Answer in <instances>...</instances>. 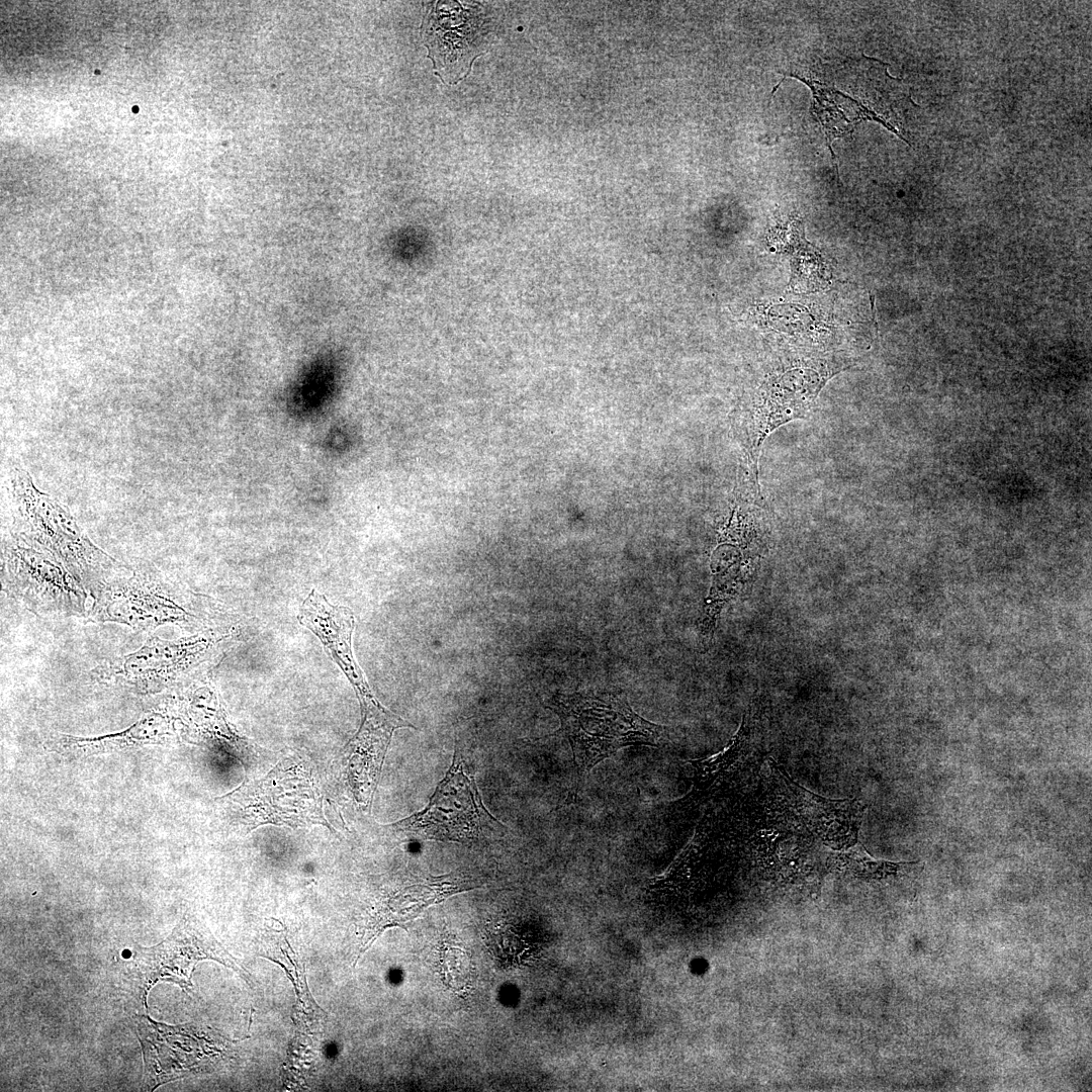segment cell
<instances>
[{"mask_svg": "<svg viewBox=\"0 0 1092 1092\" xmlns=\"http://www.w3.org/2000/svg\"><path fill=\"white\" fill-rule=\"evenodd\" d=\"M754 719L752 708L743 715L739 729L718 753L690 760L692 788L672 805L678 814L690 815L709 801L738 788L752 763Z\"/></svg>", "mask_w": 1092, "mask_h": 1092, "instance_id": "9", "label": "cell"}, {"mask_svg": "<svg viewBox=\"0 0 1092 1092\" xmlns=\"http://www.w3.org/2000/svg\"><path fill=\"white\" fill-rule=\"evenodd\" d=\"M212 635L178 640L153 636L138 650L110 658L92 670L100 682L117 685L140 693L157 692L175 684L205 663L214 653Z\"/></svg>", "mask_w": 1092, "mask_h": 1092, "instance_id": "5", "label": "cell"}, {"mask_svg": "<svg viewBox=\"0 0 1092 1092\" xmlns=\"http://www.w3.org/2000/svg\"><path fill=\"white\" fill-rule=\"evenodd\" d=\"M493 823L499 822L482 804L475 780L456 751L428 806L392 826L420 839L465 843L491 829Z\"/></svg>", "mask_w": 1092, "mask_h": 1092, "instance_id": "4", "label": "cell"}, {"mask_svg": "<svg viewBox=\"0 0 1092 1092\" xmlns=\"http://www.w3.org/2000/svg\"><path fill=\"white\" fill-rule=\"evenodd\" d=\"M427 242L418 237L398 236L391 241L390 252L401 262H414L427 254Z\"/></svg>", "mask_w": 1092, "mask_h": 1092, "instance_id": "17", "label": "cell"}, {"mask_svg": "<svg viewBox=\"0 0 1092 1092\" xmlns=\"http://www.w3.org/2000/svg\"><path fill=\"white\" fill-rule=\"evenodd\" d=\"M470 25L464 17L460 22L456 20L448 21L446 11L437 10L433 17H430L429 25L427 27V41L430 53L435 52V59L439 62L442 59V65H451L458 62L461 59L464 51L467 49L469 42V36L471 34L470 28H466Z\"/></svg>", "mask_w": 1092, "mask_h": 1092, "instance_id": "14", "label": "cell"}, {"mask_svg": "<svg viewBox=\"0 0 1092 1092\" xmlns=\"http://www.w3.org/2000/svg\"><path fill=\"white\" fill-rule=\"evenodd\" d=\"M802 81L812 89L815 100L813 110L822 123L831 151L832 141L846 132H852L854 123L847 118L841 106L832 102L831 90L814 81L804 79Z\"/></svg>", "mask_w": 1092, "mask_h": 1092, "instance_id": "16", "label": "cell"}, {"mask_svg": "<svg viewBox=\"0 0 1092 1092\" xmlns=\"http://www.w3.org/2000/svg\"><path fill=\"white\" fill-rule=\"evenodd\" d=\"M167 734V721L151 713L121 732L99 737L63 735L60 744L73 750L104 751L159 742Z\"/></svg>", "mask_w": 1092, "mask_h": 1092, "instance_id": "13", "label": "cell"}, {"mask_svg": "<svg viewBox=\"0 0 1092 1092\" xmlns=\"http://www.w3.org/2000/svg\"><path fill=\"white\" fill-rule=\"evenodd\" d=\"M12 483L13 536L58 558L95 598L123 567L86 536L70 513L35 488L26 472L17 470Z\"/></svg>", "mask_w": 1092, "mask_h": 1092, "instance_id": "2", "label": "cell"}, {"mask_svg": "<svg viewBox=\"0 0 1092 1092\" xmlns=\"http://www.w3.org/2000/svg\"><path fill=\"white\" fill-rule=\"evenodd\" d=\"M830 371L825 367H793L760 382L746 420L748 468L757 477V461L766 437L782 425L804 419Z\"/></svg>", "mask_w": 1092, "mask_h": 1092, "instance_id": "7", "label": "cell"}, {"mask_svg": "<svg viewBox=\"0 0 1092 1092\" xmlns=\"http://www.w3.org/2000/svg\"><path fill=\"white\" fill-rule=\"evenodd\" d=\"M97 622H114L135 630L153 631L166 624H189L197 617L180 601L177 590L150 572L123 568L95 596L88 615Z\"/></svg>", "mask_w": 1092, "mask_h": 1092, "instance_id": "6", "label": "cell"}, {"mask_svg": "<svg viewBox=\"0 0 1092 1092\" xmlns=\"http://www.w3.org/2000/svg\"><path fill=\"white\" fill-rule=\"evenodd\" d=\"M2 579L35 614L69 617L91 611L90 593L58 558L15 536L3 550Z\"/></svg>", "mask_w": 1092, "mask_h": 1092, "instance_id": "3", "label": "cell"}, {"mask_svg": "<svg viewBox=\"0 0 1092 1092\" xmlns=\"http://www.w3.org/2000/svg\"><path fill=\"white\" fill-rule=\"evenodd\" d=\"M832 867L843 874L863 880H884L907 871L917 861L895 862L877 859L868 853L860 842L848 848L835 850L831 855Z\"/></svg>", "mask_w": 1092, "mask_h": 1092, "instance_id": "15", "label": "cell"}, {"mask_svg": "<svg viewBox=\"0 0 1092 1092\" xmlns=\"http://www.w3.org/2000/svg\"><path fill=\"white\" fill-rule=\"evenodd\" d=\"M774 774L781 779L787 797L809 831L834 850L845 849L858 841V832L867 805L858 799H829L795 782L786 769L769 760Z\"/></svg>", "mask_w": 1092, "mask_h": 1092, "instance_id": "10", "label": "cell"}, {"mask_svg": "<svg viewBox=\"0 0 1092 1092\" xmlns=\"http://www.w3.org/2000/svg\"><path fill=\"white\" fill-rule=\"evenodd\" d=\"M338 368L331 355L313 359L297 377L288 397V410L304 419L320 413L331 400L337 385Z\"/></svg>", "mask_w": 1092, "mask_h": 1092, "instance_id": "12", "label": "cell"}, {"mask_svg": "<svg viewBox=\"0 0 1092 1092\" xmlns=\"http://www.w3.org/2000/svg\"><path fill=\"white\" fill-rule=\"evenodd\" d=\"M548 707L560 720L580 777L622 748L657 746L668 734L667 727L644 719L615 693L558 694Z\"/></svg>", "mask_w": 1092, "mask_h": 1092, "instance_id": "1", "label": "cell"}, {"mask_svg": "<svg viewBox=\"0 0 1092 1092\" xmlns=\"http://www.w3.org/2000/svg\"><path fill=\"white\" fill-rule=\"evenodd\" d=\"M207 959L215 960L240 974H247L209 932L186 921L178 925L162 943L142 948L132 965L139 988L146 996L159 981L173 982L188 989L195 966Z\"/></svg>", "mask_w": 1092, "mask_h": 1092, "instance_id": "8", "label": "cell"}, {"mask_svg": "<svg viewBox=\"0 0 1092 1092\" xmlns=\"http://www.w3.org/2000/svg\"><path fill=\"white\" fill-rule=\"evenodd\" d=\"M474 880L462 875L434 877L405 887L384 901L366 925L360 956L388 927L403 926L431 905L459 892L477 888Z\"/></svg>", "mask_w": 1092, "mask_h": 1092, "instance_id": "11", "label": "cell"}]
</instances>
